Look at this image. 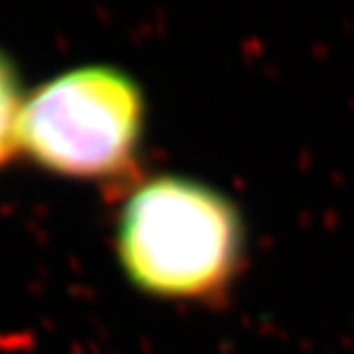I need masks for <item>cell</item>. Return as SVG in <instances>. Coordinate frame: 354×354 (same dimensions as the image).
<instances>
[{
    "label": "cell",
    "mask_w": 354,
    "mask_h": 354,
    "mask_svg": "<svg viewBox=\"0 0 354 354\" xmlns=\"http://www.w3.org/2000/svg\"><path fill=\"white\" fill-rule=\"evenodd\" d=\"M118 257L131 282L165 299H214L245 261V226L220 190L180 175L137 186L118 216Z\"/></svg>",
    "instance_id": "6da1fadb"
},
{
    "label": "cell",
    "mask_w": 354,
    "mask_h": 354,
    "mask_svg": "<svg viewBox=\"0 0 354 354\" xmlns=\"http://www.w3.org/2000/svg\"><path fill=\"white\" fill-rule=\"evenodd\" d=\"M145 100L131 75L80 66L24 98L17 145L47 171L82 180L113 177L137 154Z\"/></svg>",
    "instance_id": "7a4b0ae2"
},
{
    "label": "cell",
    "mask_w": 354,
    "mask_h": 354,
    "mask_svg": "<svg viewBox=\"0 0 354 354\" xmlns=\"http://www.w3.org/2000/svg\"><path fill=\"white\" fill-rule=\"evenodd\" d=\"M24 105V96L17 80V71L11 60L0 52V165H5L17 145V126Z\"/></svg>",
    "instance_id": "3957f363"
}]
</instances>
